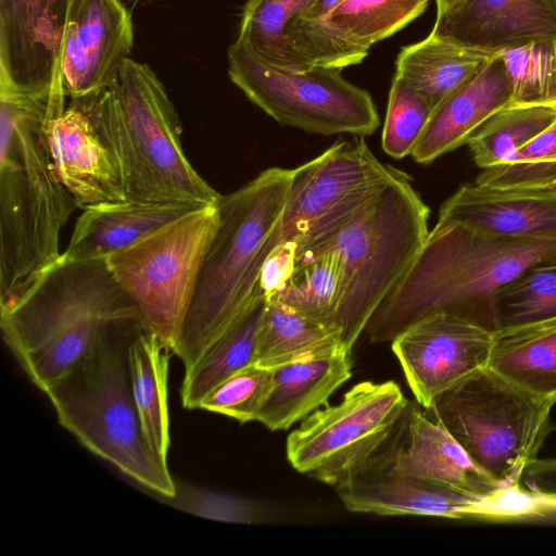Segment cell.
<instances>
[{
  "instance_id": "1",
  "label": "cell",
  "mask_w": 556,
  "mask_h": 556,
  "mask_svg": "<svg viewBox=\"0 0 556 556\" xmlns=\"http://www.w3.org/2000/svg\"><path fill=\"white\" fill-rule=\"evenodd\" d=\"M135 324L146 325L106 258L74 260L61 254L0 305L3 339L42 392L83 362L110 333Z\"/></svg>"
},
{
  "instance_id": "2",
  "label": "cell",
  "mask_w": 556,
  "mask_h": 556,
  "mask_svg": "<svg viewBox=\"0 0 556 556\" xmlns=\"http://www.w3.org/2000/svg\"><path fill=\"white\" fill-rule=\"evenodd\" d=\"M556 255V240L501 236L439 220L397 286L378 306L365 332L392 341L421 318L446 312L495 332L498 290L534 262Z\"/></svg>"
},
{
  "instance_id": "3",
  "label": "cell",
  "mask_w": 556,
  "mask_h": 556,
  "mask_svg": "<svg viewBox=\"0 0 556 556\" xmlns=\"http://www.w3.org/2000/svg\"><path fill=\"white\" fill-rule=\"evenodd\" d=\"M64 105L0 91V305L61 256L60 235L78 208L56 176L46 127Z\"/></svg>"
},
{
  "instance_id": "4",
  "label": "cell",
  "mask_w": 556,
  "mask_h": 556,
  "mask_svg": "<svg viewBox=\"0 0 556 556\" xmlns=\"http://www.w3.org/2000/svg\"><path fill=\"white\" fill-rule=\"evenodd\" d=\"M292 169L269 167L218 201V224L173 353L189 371L258 293L263 265L281 242Z\"/></svg>"
},
{
  "instance_id": "5",
  "label": "cell",
  "mask_w": 556,
  "mask_h": 556,
  "mask_svg": "<svg viewBox=\"0 0 556 556\" xmlns=\"http://www.w3.org/2000/svg\"><path fill=\"white\" fill-rule=\"evenodd\" d=\"M71 104L88 115L109 148L126 199L197 207L220 200L186 156L180 118L149 65L129 58L110 88Z\"/></svg>"
},
{
  "instance_id": "6",
  "label": "cell",
  "mask_w": 556,
  "mask_h": 556,
  "mask_svg": "<svg viewBox=\"0 0 556 556\" xmlns=\"http://www.w3.org/2000/svg\"><path fill=\"white\" fill-rule=\"evenodd\" d=\"M143 327L113 331L43 393L59 422L86 448L137 483L173 498L176 484L146 440L130 390L127 344Z\"/></svg>"
},
{
  "instance_id": "7",
  "label": "cell",
  "mask_w": 556,
  "mask_h": 556,
  "mask_svg": "<svg viewBox=\"0 0 556 556\" xmlns=\"http://www.w3.org/2000/svg\"><path fill=\"white\" fill-rule=\"evenodd\" d=\"M429 213L402 172L351 223L299 260L324 252L337 257L342 299L336 326L349 351L421 250Z\"/></svg>"
},
{
  "instance_id": "8",
  "label": "cell",
  "mask_w": 556,
  "mask_h": 556,
  "mask_svg": "<svg viewBox=\"0 0 556 556\" xmlns=\"http://www.w3.org/2000/svg\"><path fill=\"white\" fill-rule=\"evenodd\" d=\"M554 403L483 367L444 392L425 412L444 427L473 464L501 485H515L548 434Z\"/></svg>"
},
{
  "instance_id": "9",
  "label": "cell",
  "mask_w": 556,
  "mask_h": 556,
  "mask_svg": "<svg viewBox=\"0 0 556 556\" xmlns=\"http://www.w3.org/2000/svg\"><path fill=\"white\" fill-rule=\"evenodd\" d=\"M217 204L197 207L106 257L147 327L172 352L217 228Z\"/></svg>"
},
{
  "instance_id": "10",
  "label": "cell",
  "mask_w": 556,
  "mask_h": 556,
  "mask_svg": "<svg viewBox=\"0 0 556 556\" xmlns=\"http://www.w3.org/2000/svg\"><path fill=\"white\" fill-rule=\"evenodd\" d=\"M408 404L394 381L359 382L301 421L287 439V458L301 473L345 485L384 450Z\"/></svg>"
},
{
  "instance_id": "11",
  "label": "cell",
  "mask_w": 556,
  "mask_h": 556,
  "mask_svg": "<svg viewBox=\"0 0 556 556\" xmlns=\"http://www.w3.org/2000/svg\"><path fill=\"white\" fill-rule=\"evenodd\" d=\"M228 75L251 102L282 125L324 136H370L379 115L370 93L341 68L313 66L291 72L273 67L236 40L228 49Z\"/></svg>"
},
{
  "instance_id": "12",
  "label": "cell",
  "mask_w": 556,
  "mask_h": 556,
  "mask_svg": "<svg viewBox=\"0 0 556 556\" xmlns=\"http://www.w3.org/2000/svg\"><path fill=\"white\" fill-rule=\"evenodd\" d=\"M401 173L382 164L364 137L337 141L292 168L281 242L295 245L299 261L351 223Z\"/></svg>"
},
{
  "instance_id": "13",
  "label": "cell",
  "mask_w": 556,
  "mask_h": 556,
  "mask_svg": "<svg viewBox=\"0 0 556 556\" xmlns=\"http://www.w3.org/2000/svg\"><path fill=\"white\" fill-rule=\"evenodd\" d=\"M337 490L349 510L381 516L507 519L548 511L540 497L519 483L493 495H476L402 475L390 466L382 453L359 476Z\"/></svg>"
},
{
  "instance_id": "14",
  "label": "cell",
  "mask_w": 556,
  "mask_h": 556,
  "mask_svg": "<svg viewBox=\"0 0 556 556\" xmlns=\"http://www.w3.org/2000/svg\"><path fill=\"white\" fill-rule=\"evenodd\" d=\"M491 330L438 312L416 321L391 341L416 402L424 409L447 390L488 366Z\"/></svg>"
},
{
  "instance_id": "15",
  "label": "cell",
  "mask_w": 556,
  "mask_h": 556,
  "mask_svg": "<svg viewBox=\"0 0 556 556\" xmlns=\"http://www.w3.org/2000/svg\"><path fill=\"white\" fill-rule=\"evenodd\" d=\"M73 0H0V91L64 100L60 55Z\"/></svg>"
},
{
  "instance_id": "16",
  "label": "cell",
  "mask_w": 556,
  "mask_h": 556,
  "mask_svg": "<svg viewBox=\"0 0 556 556\" xmlns=\"http://www.w3.org/2000/svg\"><path fill=\"white\" fill-rule=\"evenodd\" d=\"M132 43L131 15L121 0H73L60 55L65 96L77 100L110 88Z\"/></svg>"
},
{
  "instance_id": "17",
  "label": "cell",
  "mask_w": 556,
  "mask_h": 556,
  "mask_svg": "<svg viewBox=\"0 0 556 556\" xmlns=\"http://www.w3.org/2000/svg\"><path fill=\"white\" fill-rule=\"evenodd\" d=\"M433 37L497 53L556 36V0H457L437 12Z\"/></svg>"
},
{
  "instance_id": "18",
  "label": "cell",
  "mask_w": 556,
  "mask_h": 556,
  "mask_svg": "<svg viewBox=\"0 0 556 556\" xmlns=\"http://www.w3.org/2000/svg\"><path fill=\"white\" fill-rule=\"evenodd\" d=\"M397 472L489 496L501 485L477 467L451 433L419 408L408 404L403 420L381 452Z\"/></svg>"
},
{
  "instance_id": "19",
  "label": "cell",
  "mask_w": 556,
  "mask_h": 556,
  "mask_svg": "<svg viewBox=\"0 0 556 556\" xmlns=\"http://www.w3.org/2000/svg\"><path fill=\"white\" fill-rule=\"evenodd\" d=\"M46 138L56 176L77 207L126 199L113 156L81 109L71 104L51 118Z\"/></svg>"
},
{
  "instance_id": "20",
  "label": "cell",
  "mask_w": 556,
  "mask_h": 556,
  "mask_svg": "<svg viewBox=\"0 0 556 556\" xmlns=\"http://www.w3.org/2000/svg\"><path fill=\"white\" fill-rule=\"evenodd\" d=\"M438 219L501 236L556 240V187L465 185L444 201Z\"/></svg>"
},
{
  "instance_id": "21",
  "label": "cell",
  "mask_w": 556,
  "mask_h": 556,
  "mask_svg": "<svg viewBox=\"0 0 556 556\" xmlns=\"http://www.w3.org/2000/svg\"><path fill=\"white\" fill-rule=\"evenodd\" d=\"M511 83L497 53L433 111L412 156L429 164L466 144L472 132L495 112L509 105Z\"/></svg>"
},
{
  "instance_id": "22",
  "label": "cell",
  "mask_w": 556,
  "mask_h": 556,
  "mask_svg": "<svg viewBox=\"0 0 556 556\" xmlns=\"http://www.w3.org/2000/svg\"><path fill=\"white\" fill-rule=\"evenodd\" d=\"M194 208L128 199L87 205L62 254L74 260L106 258Z\"/></svg>"
},
{
  "instance_id": "23",
  "label": "cell",
  "mask_w": 556,
  "mask_h": 556,
  "mask_svg": "<svg viewBox=\"0 0 556 556\" xmlns=\"http://www.w3.org/2000/svg\"><path fill=\"white\" fill-rule=\"evenodd\" d=\"M351 353L343 349L273 368L274 387L257 421L271 431L287 430L326 405L352 376Z\"/></svg>"
},
{
  "instance_id": "24",
  "label": "cell",
  "mask_w": 556,
  "mask_h": 556,
  "mask_svg": "<svg viewBox=\"0 0 556 556\" xmlns=\"http://www.w3.org/2000/svg\"><path fill=\"white\" fill-rule=\"evenodd\" d=\"M170 352L147 327L136 331L127 344L130 390L142 431L152 452L166 464L170 445L167 400Z\"/></svg>"
},
{
  "instance_id": "25",
  "label": "cell",
  "mask_w": 556,
  "mask_h": 556,
  "mask_svg": "<svg viewBox=\"0 0 556 556\" xmlns=\"http://www.w3.org/2000/svg\"><path fill=\"white\" fill-rule=\"evenodd\" d=\"M488 367L556 403V319L496 331Z\"/></svg>"
},
{
  "instance_id": "26",
  "label": "cell",
  "mask_w": 556,
  "mask_h": 556,
  "mask_svg": "<svg viewBox=\"0 0 556 556\" xmlns=\"http://www.w3.org/2000/svg\"><path fill=\"white\" fill-rule=\"evenodd\" d=\"M494 55L428 35L402 48L396 74L434 110L447 96L478 73Z\"/></svg>"
},
{
  "instance_id": "27",
  "label": "cell",
  "mask_w": 556,
  "mask_h": 556,
  "mask_svg": "<svg viewBox=\"0 0 556 556\" xmlns=\"http://www.w3.org/2000/svg\"><path fill=\"white\" fill-rule=\"evenodd\" d=\"M343 349L348 350L336 327L267 299L257 334L256 365L273 369Z\"/></svg>"
},
{
  "instance_id": "28",
  "label": "cell",
  "mask_w": 556,
  "mask_h": 556,
  "mask_svg": "<svg viewBox=\"0 0 556 556\" xmlns=\"http://www.w3.org/2000/svg\"><path fill=\"white\" fill-rule=\"evenodd\" d=\"M267 298L260 290L240 318L187 372L180 389L185 408L195 409L219 383L256 363L257 334Z\"/></svg>"
},
{
  "instance_id": "29",
  "label": "cell",
  "mask_w": 556,
  "mask_h": 556,
  "mask_svg": "<svg viewBox=\"0 0 556 556\" xmlns=\"http://www.w3.org/2000/svg\"><path fill=\"white\" fill-rule=\"evenodd\" d=\"M315 0H248L243 7L237 40L262 62L300 72L311 68L291 48L285 34L290 23Z\"/></svg>"
},
{
  "instance_id": "30",
  "label": "cell",
  "mask_w": 556,
  "mask_h": 556,
  "mask_svg": "<svg viewBox=\"0 0 556 556\" xmlns=\"http://www.w3.org/2000/svg\"><path fill=\"white\" fill-rule=\"evenodd\" d=\"M430 0H345L320 20L340 40L369 50L417 18Z\"/></svg>"
},
{
  "instance_id": "31",
  "label": "cell",
  "mask_w": 556,
  "mask_h": 556,
  "mask_svg": "<svg viewBox=\"0 0 556 556\" xmlns=\"http://www.w3.org/2000/svg\"><path fill=\"white\" fill-rule=\"evenodd\" d=\"M555 319L556 255L529 265L495 295V332Z\"/></svg>"
},
{
  "instance_id": "32",
  "label": "cell",
  "mask_w": 556,
  "mask_h": 556,
  "mask_svg": "<svg viewBox=\"0 0 556 556\" xmlns=\"http://www.w3.org/2000/svg\"><path fill=\"white\" fill-rule=\"evenodd\" d=\"M556 119V106H506L484 121L467 146L480 168L508 162Z\"/></svg>"
},
{
  "instance_id": "33",
  "label": "cell",
  "mask_w": 556,
  "mask_h": 556,
  "mask_svg": "<svg viewBox=\"0 0 556 556\" xmlns=\"http://www.w3.org/2000/svg\"><path fill=\"white\" fill-rule=\"evenodd\" d=\"M267 299L337 328L336 318L342 299L341 270L337 257L324 252L299 261L288 282Z\"/></svg>"
},
{
  "instance_id": "34",
  "label": "cell",
  "mask_w": 556,
  "mask_h": 556,
  "mask_svg": "<svg viewBox=\"0 0 556 556\" xmlns=\"http://www.w3.org/2000/svg\"><path fill=\"white\" fill-rule=\"evenodd\" d=\"M510 83L508 106H556V36L497 52Z\"/></svg>"
},
{
  "instance_id": "35",
  "label": "cell",
  "mask_w": 556,
  "mask_h": 556,
  "mask_svg": "<svg viewBox=\"0 0 556 556\" xmlns=\"http://www.w3.org/2000/svg\"><path fill=\"white\" fill-rule=\"evenodd\" d=\"M432 111L420 93L395 75L389 92L381 136L383 151L394 159L412 155Z\"/></svg>"
},
{
  "instance_id": "36",
  "label": "cell",
  "mask_w": 556,
  "mask_h": 556,
  "mask_svg": "<svg viewBox=\"0 0 556 556\" xmlns=\"http://www.w3.org/2000/svg\"><path fill=\"white\" fill-rule=\"evenodd\" d=\"M273 387V369L253 364L214 388L198 408L225 415L241 424L257 421Z\"/></svg>"
},
{
  "instance_id": "37",
  "label": "cell",
  "mask_w": 556,
  "mask_h": 556,
  "mask_svg": "<svg viewBox=\"0 0 556 556\" xmlns=\"http://www.w3.org/2000/svg\"><path fill=\"white\" fill-rule=\"evenodd\" d=\"M285 34L295 54L309 67L342 70L363 62L369 51L334 37L320 20L296 17L286 28Z\"/></svg>"
},
{
  "instance_id": "38",
  "label": "cell",
  "mask_w": 556,
  "mask_h": 556,
  "mask_svg": "<svg viewBox=\"0 0 556 556\" xmlns=\"http://www.w3.org/2000/svg\"><path fill=\"white\" fill-rule=\"evenodd\" d=\"M476 184L494 188H555L556 154L504 162L483 168Z\"/></svg>"
},
{
  "instance_id": "39",
  "label": "cell",
  "mask_w": 556,
  "mask_h": 556,
  "mask_svg": "<svg viewBox=\"0 0 556 556\" xmlns=\"http://www.w3.org/2000/svg\"><path fill=\"white\" fill-rule=\"evenodd\" d=\"M296 248L293 243L280 242L267 256L258 281V289L270 298L291 278L296 267Z\"/></svg>"
},
{
  "instance_id": "40",
  "label": "cell",
  "mask_w": 556,
  "mask_h": 556,
  "mask_svg": "<svg viewBox=\"0 0 556 556\" xmlns=\"http://www.w3.org/2000/svg\"><path fill=\"white\" fill-rule=\"evenodd\" d=\"M192 504L197 514L230 521L251 522L257 518V510L250 504L228 496L214 494L197 495Z\"/></svg>"
},
{
  "instance_id": "41",
  "label": "cell",
  "mask_w": 556,
  "mask_h": 556,
  "mask_svg": "<svg viewBox=\"0 0 556 556\" xmlns=\"http://www.w3.org/2000/svg\"><path fill=\"white\" fill-rule=\"evenodd\" d=\"M533 477L531 490L556 511V460L539 462L527 469Z\"/></svg>"
},
{
  "instance_id": "42",
  "label": "cell",
  "mask_w": 556,
  "mask_h": 556,
  "mask_svg": "<svg viewBox=\"0 0 556 556\" xmlns=\"http://www.w3.org/2000/svg\"><path fill=\"white\" fill-rule=\"evenodd\" d=\"M556 154V119L522 148L508 161L541 159Z\"/></svg>"
},
{
  "instance_id": "43",
  "label": "cell",
  "mask_w": 556,
  "mask_h": 556,
  "mask_svg": "<svg viewBox=\"0 0 556 556\" xmlns=\"http://www.w3.org/2000/svg\"><path fill=\"white\" fill-rule=\"evenodd\" d=\"M343 1L345 0H315V2L298 17L308 21L324 20Z\"/></svg>"
},
{
  "instance_id": "44",
  "label": "cell",
  "mask_w": 556,
  "mask_h": 556,
  "mask_svg": "<svg viewBox=\"0 0 556 556\" xmlns=\"http://www.w3.org/2000/svg\"><path fill=\"white\" fill-rule=\"evenodd\" d=\"M456 1L457 0H435L437 12H441V11L445 10L446 8L451 7Z\"/></svg>"
}]
</instances>
